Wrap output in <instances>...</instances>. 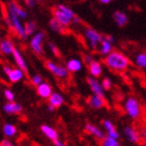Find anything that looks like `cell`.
I'll use <instances>...</instances> for the list:
<instances>
[{
	"label": "cell",
	"instance_id": "9",
	"mask_svg": "<svg viewBox=\"0 0 146 146\" xmlns=\"http://www.w3.org/2000/svg\"><path fill=\"white\" fill-rule=\"evenodd\" d=\"M123 136L129 142L134 144L139 143L141 140L140 133L138 132L134 127H132V125H125L123 127Z\"/></svg>",
	"mask_w": 146,
	"mask_h": 146
},
{
	"label": "cell",
	"instance_id": "20",
	"mask_svg": "<svg viewBox=\"0 0 146 146\" xmlns=\"http://www.w3.org/2000/svg\"><path fill=\"white\" fill-rule=\"evenodd\" d=\"M40 132L48 138L49 140H51L52 142L56 141L57 139H59L58 132L56 129H54L53 127H51L49 124H42L40 125Z\"/></svg>",
	"mask_w": 146,
	"mask_h": 146
},
{
	"label": "cell",
	"instance_id": "47",
	"mask_svg": "<svg viewBox=\"0 0 146 146\" xmlns=\"http://www.w3.org/2000/svg\"><path fill=\"white\" fill-rule=\"evenodd\" d=\"M119 146H123V145H119Z\"/></svg>",
	"mask_w": 146,
	"mask_h": 146
},
{
	"label": "cell",
	"instance_id": "7",
	"mask_svg": "<svg viewBox=\"0 0 146 146\" xmlns=\"http://www.w3.org/2000/svg\"><path fill=\"white\" fill-rule=\"evenodd\" d=\"M6 9L13 11V13H14L16 16H18L22 21L25 20L26 18H27V16H28L27 11H26L24 7H22V6L20 5L17 1H15V0H9V2H7V4H6Z\"/></svg>",
	"mask_w": 146,
	"mask_h": 146
},
{
	"label": "cell",
	"instance_id": "30",
	"mask_svg": "<svg viewBox=\"0 0 146 146\" xmlns=\"http://www.w3.org/2000/svg\"><path fill=\"white\" fill-rule=\"evenodd\" d=\"M102 146H119V140L106 136L102 140Z\"/></svg>",
	"mask_w": 146,
	"mask_h": 146
},
{
	"label": "cell",
	"instance_id": "46",
	"mask_svg": "<svg viewBox=\"0 0 146 146\" xmlns=\"http://www.w3.org/2000/svg\"><path fill=\"white\" fill-rule=\"evenodd\" d=\"M144 70H146V66H145V68H144Z\"/></svg>",
	"mask_w": 146,
	"mask_h": 146
},
{
	"label": "cell",
	"instance_id": "22",
	"mask_svg": "<svg viewBox=\"0 0 146 146\" xmlns=\"http://www.w3.org/2000/svg\"><path fill=\"white\" fill-rule=\"evenodd\" d=\"M113 20L118 27H124L129 23V17L127 13L122 11H115L113 13Z\"/></svg>",
	"mask_w": 146,
	"mask_h": 146
},
{
	"label": "cell",
	"instance_id": "1",
	"mask_svg": "<svg viewBox=\"0 0 146 146\" xmlns=\"http://www.w3.org/2000/svg\"><path fill=\"white\" fill-rule=\"evenodd\" d=\"M104 63L109 70L116 73H123L129 66V59L122 52L113 50L104 58Z\"/></svg>",
	"mask_w": 146,
	"mask_h": 146
},
{
	"label": "cell",
	"instance_id": "13",
	"mask_svg": "<svg viewBox=\"0 0 146 146\" xmlns=\"http://www.w3.org/2000/svg\"><path fill=\"white\" fill-rule=\"evenodd\" d=\"M102 123H103L105 132H107V135L106 136H109V137L117 139V140L120 139V134H119L118 129H116V127H115V124L113 123L112 121L109 120V119H104Z\"/></svg>",
	"mask_w": 146,
	"mask_h": 146
},
{
	"label": "cell",
	"instance_id": "21",
	"mask_svg": "<svg viewBox=\"0 0 146 146\" xmlns=\"http://www.w3.org/2000/svg\"><path fill=\"white\" fill-rule=\"evenodd\" d=\"M16 46H15L14 42L11 38H3L0 44V53L3 55H11L14 52Z\"/></svg>",
	"mask_w": 146,
	"mask_h": 146
},
{
	"label": "cell",
	"instance_id": "28",
	"mask_svg": "<svg viewBox=\"0 0 146 146\" xmlns=\"http://www.w3.org/2000/svg\"><path fill=\"white\" fill-rule=\"evenodd\" d=\"M136 66L140 68H145L146 66V52H140L135 57Z\"/></svg>",
	"mask_w": 146,
	"mask_h": 146
},
{
	"label": "cell",
	"instance_id": "19",
	"mask_svg": "<svg viewBox=\"0 0 146 146\" xmlns=\"http://www.w3.org/2000/svg\"><path fill=\"white\" fill-rule=\"evenodd\" d=\"M85 131L91 136H93L94 138H96L98 140H103L106 137V134H105L103 129H101L98 127L94 125V124L89 123V122L85 124Z\"/></svg>",
	"mask_w": 146,
	"mask_h": 146
},
{
	"label": "cell",
	"instance_id": "37",
	"mask_svg": "<svg viewBox=\"0 0 146 146\" xmlns=\"http://www.w3.org/2000/svg\"><path fill=\"white\" fill-rule=\"evenodd\" d=\"M0 146H15V144L11 142V140H7V139H4L0 142Z\"/></svg>",
	"mask_w": 146,
	"mask_h": 146
},
{
	"label": "cell",
	"instance_id": "16",
	"mask_svg": "<svg viewBox=\"0 0 146 146\" xmlns=\"http://www.w3.org/2000/svg\"><path fill=\"white\" fill-rule=\"evenodd\" d=\"M36 93L39 98H44V100H48L51 94L53 93V88L48 82L44 81L42 84L36 86Z\"/></svg>",
	"mask_w": 146,
	"mask_h": 146
},
{
	"label": "cell",
	"instance_id": "43",
	"mask_svg": "<svg viewBox=\"0 0 146 146\" xmlns=\"http://www.w3.org/2000/svg\"><path fill=\"white\" fill-rule=\"evenodd\" d=\"M1 40H2V38H1V35H0V44H1Z\"/></svg>",
	"mask_w": 146,
	"mask_h": 146
},
{
	"label": "cell",
	"instance_id": "11",
	"mask_svg": "<svg viewBox=\"0 0 146 146\" xmlns=\"http://www.w3.org/2000/svg\"><path fill=\"white\" fill-rule=\"evenodd\" d=\"M52 14H53V17L55 18L58 22L61 23L63 26H65V27H68V26H70L73 24V19L70 17H68L65 13H63L62 11L57 9L56 6L52 9Z\"/></svg>",
	"mask_w": 146,
	"mask_h": 146
},
{
	"label": "cell",
	"instance_id": "39",
	"mask_svg": "<svg viewBox=\"0 0 146 146\" xmlns=\"http://www.w3.org/2000/svg\"><path fill=\"white\" fill-rule=\"evenodd\" d=\"M53 143H54V145H55V146H68V144H65L64 142H62L60 139H57L56 141H54Z\"/></svg>",
	"mask_w": 146,
	"mask_h": 146
},
{
	"label": "cell",
	"instance_id": "10",
	"mask_svg": "<svg viewBox=\"0 0 146 146\" xmlns=\"http://www.w3.org/2000/svg\"><path fill=\"white\" fill-rule=\"evenodd\" d=\"M2 111L7 115L21 114L23 112V107L22 105L17 102H6L2 106Z\"/></svg>",
	"mask_w": 146,
	"mask_h": 146
},
{
	"label": "cell",
	"instance_id": "8",
	"mask_svg": "<svg viewBox=\"0 0 146 146\" xmlns=\"http://www.w3.org/2000/svg\"><path fill=\"white\" fill-rule=\"evenodd\" d=\"M87 84L92 94H96V96L105 98V89L102 86V82L98 78H93V77L89 76L87 78Z\"/></svg>",
	"mask_w": 146,
	"mask_h": 146
},
{
	"label": "cell",
	"instance_id": "29",
	"mask_svg": "<svg viewBox=\"0 0 146 146\" xmlns=\"http://www.w3.org/2000/svg\"><path fill=\"white\" fill-rule=\"evenodd\" d=\"M56 7L60 9V11H62L63 13H65V14L68 15V17H70L72 19H73V21H74V19L77 17L76 13H75L73 9H70V7H68V5H65V4H57Z\"/></svg>",
	"mask_w": 146,
	"mask_h": 146
},
{
	"label": "cell",
	"instance_id": "24",
	"mask_svg": "<svg viewBox=\"0 0 146 146\" xmlns=\"http://www.w3.org/2000/svg\"><path fill=\"white\" fill-rule=\"evenodd\" d=\"M113 51V44L112 42H108L107 39L105 38V36L103 35V38H102V42L100 44V48H98V52L102 56L106 57L108 54H110Z\"/></svg>",
	"mask_w": 146,
	"mask_h": 146
},
{
	"label": "cell",
	"instance_id": "14",
	"mask_svg": "<svg viewBox=\"0 0 146 146\" xmlns=\"http://www.w3.org/2000/svg\"><path fill=\"white\" fill-rule=\"evenodd\" d=\"M84 66V62L79 58H70L65 62V68L68 70V73L75 74L78 73L83 68Z\"/></svg>",
	"mask_w": 146,
	"mask_h": 146
},
{
	"label": "cell",
	"instance_id": "3",
	"mask_svg": "<svg viewBox=\"0 0 146 146\" xmlns=\"http://www.w3.org/2000/svg\"><path fill=\"white\" fill-rule=\"evenodd\" d=\"M123 110L131 119H139L142 114L140 102L135 96H127L123 102Z\"/></svg>",
	"mask_w": 146,
	"mask_h": 146
},
{
	"label": "cell",
	"instance_id": "41",
	"mask_svg": "<svg viewBox=\"0 0 146 146\" xmlns=\"http://www.w3.org/2000/svg\"><path fill=\"white\" fill-rule=\"evenodd\" d=\"M100 1V3H102V4H109L112 0H98Z\"/></svg>",
	"mask_w": 146,
	"mask_h": 146
},
{
	"label": "cell",
	"instance_id": "35",
	"mask_svg": "<svg viewBox=\"0 0 146 146\" xmlns=\"http://www.w3.org/2000/svg\"><path fill=\"white\" fill-rule=\"evenodd\" d=\"M93 60H94V59H93V56L91 55V54H85L84 57H83V62H84L86 65H88L89 63H91Z\"/></svg>",
	"mask_w": 146,
	"mask_h": 146
},
{
	"label": "cell",
	"instance_id": "36",
	"mask_svg": "<svg viewBox=\"0 0 146 146\" xmlns=\"http://www.w3.org/2000/svg\"><path fill=\"white\" fill-rule=\"evenodd\" d=\"M24 3L25 5L29 9H34L35 5H36V0H24Z\"/></svg>",
	"mask_w": 146,
	"mask_h": 146
},
{
	"label": "cell",
	"instance_id": "31",
	"mask_svg": "<svg viewBox=\"0 0 146 146\" xmlns=\"http://www.w3.org/2000/svg\"><path fill=\"white\" fill-rule=\"evenodd\" d=\"M42 82H44V78H42V75H39V74H34L32 76L30 77V83L33 86H38L39 84H42Z\"/></svg>",
	"mask_w": 146,
	"mask_h": 146
},
{
	"label": "cell",
	"instance_id": "5",
	"mask_svg": "<svg viewBox=\"0 0 146 146\" xmlns=\"http://www.w3.org/2000/svg\"><path fill=\"white\" fill-rule=\"evenodd\" d=\"M84 37L86 42H87L88 47L91 50H96L102 42L103 34L100 33L96 29L87 27V28L84 29Z\"/></svg>",
	"mask_w": 146,
	"mask_h": 146
},
{
	"label": "cell",
	"instance_id": "4",
	"mask_svg": "<svg viewBox=\"0 0 146 146\" xmlns=\"http://www.w3.org/2000/svg\"><path fill=\"white\" fill-rule=\"evenodd\" d=\"M46 38V34L44 31H37L31 36L29 40V46H30L31 51L35 55H42L44 54V42Z\"/></svg>",
	"mask_w": 146,
	"mask_h": 146
},
{
	"label": "cell",
	"instance_id": "6",
	"mask_svg": "<svg viewBox=\"0 0 146 146\" xmlns=\"http://www.w3.org/2000/svg\"><path fill=\"white\" fill-rule=\"evenodd\" d=\"M45 65L47 70L58 79H66L68 77V75H70L68 70H66L65 66L52 61V60H47L45 62Z\"/></svg>",
	"mask_w": 146,
	"mask_h": 146
},
{
	"label": "cell",
	"instance_id": "34",
	"mask_svg": "<svg viewBox=\"0 0 146 146\" xmlns=\"http://www.w3.org/2000/svg\"><path fill=\"white\" fill-rule=\"evenodd\" d=\"M49 48H50L51 52H52L55 56H58L59 50H58V48H57V46L55 45V44H53V42H49Z\"/></svg>",
	"mask_w": 146,
	"mask_h": 146
},
{
	"label": "cell",
	"instance_id": "2",
	"mask_svg": "<svg viewBox=\"0 0 146 146\" xmlns=\"http://www.w3.org/2000/svg\"><path fill=\"white\" fill-rule=\"evenodd\" d=\"M5 20L6 23L14 30V32L17 34V36L19 38H21L22 40H26L28 38V36H27V34L25 32V29H24V24L22 23V20L20 19L18 16H16L13 11L6 9Z\"/></svg>",
	"mask_w": 146,
	"mask_h": 146
},
{
	"label": "cell",
	"instance_id": "12",
	"mask_svg": "<svg viewBox=\"0 0 146 146\" xmlns=\"http://www.w3.org/2000/svg\"><path fill=\"white\" fill-rule=\"evenodd\" d=\"M87 104L91 109L98 110V109H102V108L106 107L107 101H106V98H104V96L92 94V96H89V98H88Z\"/></svg>",
	"mask_w": 146,
	"mask_h": 146
},
{
	"label": "cell",
	"instance_id": "27",
	"mask_svg": "<svg viewBox=\"0 0 146 146\" xmlns=\"http://www.w3.org/2000/svg\"><path fill=\"white\" fill-rule=\"evenodd\" d=\"M24 29L27 34V36H32L35 32H37V24L34 21H26L24 23Z\"/></svg>",
	"mask_w": 146,
	"mask_h": 146
},
{
	"label": "cell",
	"instance_id": "25",
	"mask_svg": "<svg viewBox=\"0 0 146 146\" xmlns=\"http://www.w3.org/2000/svg\"><path fill=\"white\" fill-rule=\"evenodd\" d=\"M49 27L52 31L56 32L59 34H64L66 33V27L63 26L60 22H58L55 18H51L50 21H49Z\"/></svg>",
	"mask_w": 146,
	"mask_h": 146
},
{
	"label": "cell",
	"instance_id": "32",
	"mask_svg": "<svg viewBox=\"0 0 146 146\" xmlns=\"http://www.w3.org/2000/svg\"><path fill=\"white\" fill-rule=\"evenodd\" d=\"M3 96L5 98V100L7 102H15V93L14 91L9 88H5L3 91Z\"/></svg>",
	"mask_w": 146,
	"mask_h": 146
},
{
	"label": "cell",
	"instance_id": "42",
	"mask_svg": "<svg viewBox=\"0 0 146 146\" xmlns=\"http://www.w3.org/2000/svg\"><path fill=\"white\" fill-rule=\"evenodd\" d=\"M55 110H56V109H55L52 105H48V111H49V112H54Z\"/></svg>",
	"mask_w": 146,
	"mask_h": 146
},
{
	"label": "cell",
	"instance_id": "17",
	"mask_svg": "<svg viewBox=\"0 0 146 146\" xmlns=\"http://www.w3.org/2000/svg\"><path fill=\"white\" fill-rule=\"evenodd\" d=\"M24 77H25V72L17 66L11 68V72L6 75V78L11 83H18V82L22 81Z\"/></svg>",
	"mask_w": 146,
	"mask_h": 146
},
{
	"label": "cell",
	"instance_id": "26",
	"mask_svg": "<svg viewBox=\"0 0 146 146\" xmlns=\"http://www.w3.org/2000/svg\"><path fill=\"white\" fill-rule=\"evenodd\" d=\"M2 133H3V135L5 136L6 139H9V138H14L15 136L17 135L18 129H17V127L14 125L13 123L6 122V123L3 124Z\"/></svg>",
	"mask_w": 146,
	"mask_h": 146
},
{
	"label": "cell",
	"instance_id": "23",
	"mask_svg": "<svg viewBox=\"0 0 146 146\" xmlns=\"http://www.w3.org/2000/svg\"><path fill=\"white\" fill-rule=\"evenodd\" d=\"M49 101V105H52L55 109H58L61 106H63L64 104V96H62L60 92H54L50 96V98H48Z\"/></svg>",
	"mask_w": 146,
	"mask_h": 146
},
{
	"label": "cell",
	"instance_id": "38",
	"mask_svg": "<svg viewBox=\"0 0 146 146\" xmlns=\"http://www.w3.org/2000/svg\"><path fill=\"white\" fill-rule=\"evenodd\" d=\"M11 66L9 64H5V65H3L2 66V72H3V74H4V75H7V74L9 73V72H11Z\"/></svg>",
	"mask_w": 146,
	"mask_h": 146
},
{
	"label": "cell",
	"instance_id": "33",
	"mask_svg": "<svg viewBox=\"0 0 146 146\" xmlns=\"http://www.w3.org/2000/svg\"><path fill=\"white\" fill-rule=\"evenodd\" d=\"M101 82H102V86H103V88L105 89V91H106V90H110L112 88V86H113L112 80H111L109 77H105V78L103 79V81H101Z\"/></svg>",
	"mask_w": 146,
	"mask_h": 146
},
{
	"label": "cell",
	"instance_id": "44",
	"mask_svg": "<svg viewBox=\"0 0 146 146\" xmlns=\"http://www.w3.org/2000/svg\"><path fill=\"white\" fill-rule=\"evenodd\" d=\"M40 1H42V0H36V2H40Z\"/></svg>",
	"mask_w": 146,
	"mask_h": 146
},
{
	"label": "cell",
	"instance_id": "18",
	"mask_svg": "<svg viewBox=\"0 0 146 146\" xmlns=\"http://www.w3.org/2000/svg\"><path fill=\"white\" fill-rule=\"evenodd\" d=\"M87 66H88V73H89L90 77L98 79V77L102 76V74H103V64H102L101 61L93 60Z\"/></svg>",
	"mask_w": 146,
	"mask_h": 146
},
{
	"label": "cell",
	"instance_id": "15",
	"mask_svg": "<svg viewBox=\"0 0 146 146\" xmlns=\"http://www.w3.org/2000/svg\"><path fill=\"white\" fill-rule=\"evenodd\" d=\"M13 57H14V60H15V63H16V65H17V68H21L22 70H24V72H27L28 70V65H27V62H26L25 58H24V56L22 55V53L20 52L19 49L16 47L14 50V52H13Z\"/></svg>",
	"mask_w": 146,
	"mask_h": 146
},
{
	"label": "cell",
	"instance_id": "45",
	"mask_svg": "<svg viewBox=\"0 0 146 146\" xmlns=\"http://www.w3.org/2000/svg\"><path fill=\"white\" fill-rule=\"evenodd\" d=\"M144 146H146V141H145V142H144Z\"/></svg>",
	"mask_w": 146,
	"mask_h": 146
},
{
	"label": "cell",
	"instance_id": "40",
	"mask_svg": "<svg viewBox=\"0 0 146 146\" xmlns=\"http://www.w3.org/2000/svg\"><path fill=\"white\" fill-rule=\"evenodd\" d=\"M104 36H105V38L107 39L108 42H112V44H114V42H115V38H114V36H113V35H110V34H107V35H104Z\"/></svg>",
	"mask_w": 146,
	"mask_h": 146
}]
</instances>
